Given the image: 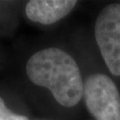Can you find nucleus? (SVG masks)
Instances as JSON below:
<instances>
[{"label":"nucleus","mask_w":120,"mask_h":120,"mask_svg":"<svg viewBox=\"0 0 120 120\" xmlns=\"http://www.w3.org/2000/svg\"><path fill=\"white\" fill-rule=\"evenodd\" d=\"M77 3L75 0H31L25 11L30 21L49 25L68 15Z\"/></svg>","instance_id":"obj_4"},{"label":"nucleus","mask_w":120,"mask_h":120,"mask_svg":"<svg viewBox=\"0 0 120 120\" xmlns=\"http://www.w3.org/2000/svg\"><path fill=\"white\" fill-rule=\"evenodd\" d=\"M94 34L109 70L120 76V4H110L101 11L95 22Z\"/></svg>","instance_id":"obj_3"},{"label":"nucleus","mask_w":120,"mask_h":120,"mask_svg":"<svg viewBox=\"0 0 120 120\" xmlns=\"http://www.w3.org/2000/svg\"><path fill=\"white\" fill-rule=\"evenodd\" d=\"M0 120H29L28 117L17 115L6 108L4 100L0 96Z\"/></svg>","instance_id":"obj_5"},{"label":"nucleus","mask_w":120,"mask_h":120,"mask_svg":"<svg viewBox=\"0 0 120 120\" xmlns=\"http://www.w3.org/2000/svg\"><path fill=\"white\" fill-rule=\"evenodd\" d=\"M27 75L35 85L51 91L57 102L67 108L80 101L84 82L76 60L56 47L35 52L26 67Z\"/></svg>","instance_id":"obj_1"},{"label":"nucleus","mask_w":120,"mask_h":120,"mask_svg":"<svg viewBox=\"0 0 120 120\" xmlns=\"http://www.w3.org/2000/svg\"><path fill=\"white\" fill-rule=\"evenodd\" d=\"M85 102L97 120H120V94L111 78L94 74L84 83Z\"/></svg>","instance_id":"obj_2"}]
</instances>
